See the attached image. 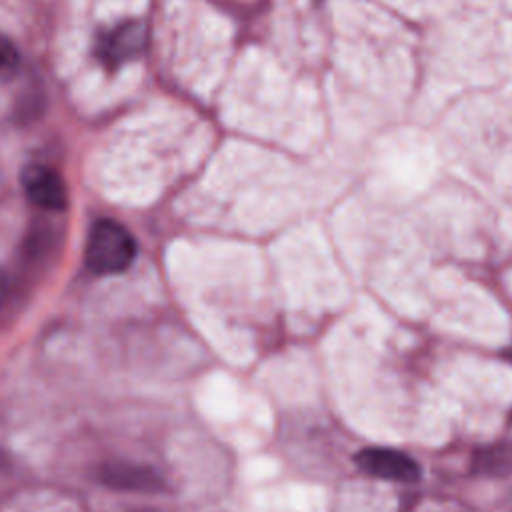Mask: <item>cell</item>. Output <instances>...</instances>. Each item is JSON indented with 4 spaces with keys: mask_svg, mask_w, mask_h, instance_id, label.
Here are the masks:
<instances>
[{
    "mask_svg": "<svg viewBox=\"0 0 512 512\" xmlns=\"http://www.w3.org/2000/svg\"><path fill=\"white\" fill-rule=\"evenodd\" d=\"M86 266L94 274L124 272L136 258V240L116 220H98L92 224L86 240Z\"/></svg>",
    "mask_w": 512,
    "mask_h": 512,
    "instance_id": "1",
    "label": "cell"
},
{
    "mask_svg": "<svg viewBox=\"0 0 512 512\" xmlns=\"http://www.w3.org/2000/svg\"><path fill=\"white\" fill-rule=\"evenodd\" d=\"M356 466L368 476L390 480V482H416L420 478V466L408 454L394 448L370 446L362 448L356 456Z\"/></svg>",
    "mask_w": 512,
    "mask_h": 512,
    "instance_id": "2",
    "label": "cell"
},
{
    "mask_svg": "<svg viewBox=\"0 0 512 512\" xmlns=\"http://www.w3.org/2000/svg\"><path fill=\"white\" fill-rule=\"evenodd\" d=\"M22 188L30 202L44 210H62L68 204L64 180L44 164H28L22 170Z\"/></svg>",
    "mask_w": 512,
    "mask_h": 512,
    "instance_id": "3",
    "label": "cell"
},
{
    "mask_svg": "<svg viewBox=\"0 0 512 512\" xmlns=\"http://www.w3.org/2000/svg\"><path fill=\"white\" fill-rule=\"evenodd\" d=\"M100 480L118 490L154 492L162 488V478L146 466L132 462H108L100 470Z\"/></svg>",
    "mask_w": 512,
    "mask_h": 512,
    "instance_id": "4",
    "label": "cell"
},
{
    "mask_svg": "<svg viewBox=\"0 0 512 512\" xmlns=\"http://www.w3.org/2000/svg\"><path fill=\"white\" fill-rule=\"evenodd\" d=\"M146 44V28L140 22H128L116 26L100 40V56L106 62L118 64L134 58Z\"/></svg>",
    "mask_w": 512,
    "mask_h": 512,
    "instance_id": "5",
    "label": "cell"
},
{
    "mask_svg": "<svg viewBox=\"0 0 512 512\" xmlns=\"http://www.w3.org/2000/svg\"><path fill=\"white\" fill-rule=\"evenodd\" d=\"M20 70V52L16 48V44L6 38L0 36V82L12 80Z\"/></svg>",
    "mask_w": 512,
    "mask_h": 512,
    "instance_id": "6",
    "label": "cell"
},
{
    "mask_svg": "<svg viewBox=\"0 0 512 512\" xmlns=\"http://www.w3.org/2000/svg\"><path fill=\"white\" fill-rule=\"evenodd\" d=\"M6 296H8V280H6L4 272L0 270V310H2L4 302H6Z\"/></svg>",
    "mask_w": 512,
    "mask_h": 512,
    "instance_id": "7",
    "label": "cell"
}]
</instances>
